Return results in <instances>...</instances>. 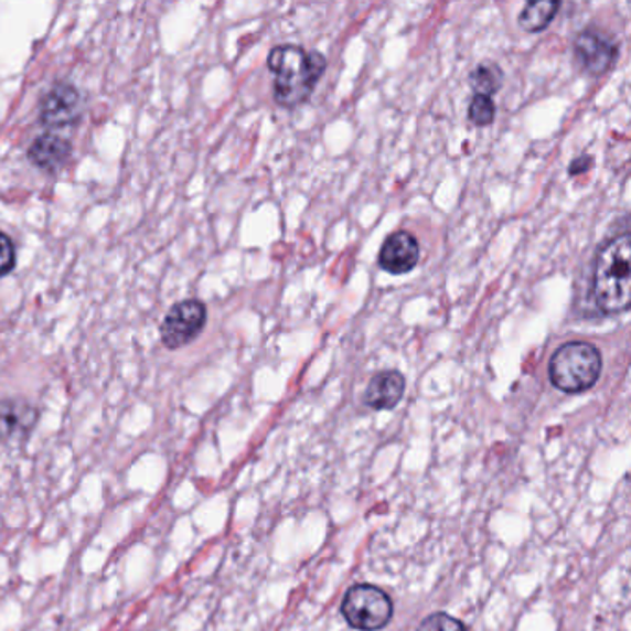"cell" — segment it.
<instances>
[{"label": "cell", "instance_id": "cell-10", "mask_svg": "<svg viewBox=\"0 0 631 631\" xmlns=\"http://www.w3.org/2000/svg\"><path fill=\"white\" fill-rule=\"evenodd\" d=\"M73 145L57 133H43L30 145L29 160L41 171L56 172L69 161Z\"/></svg>", "mask_w": 631, "mask_h": 631}, {"label": "cell", "instance_id": "cell-2", "mask_svg": "<svg viewBox=\"0 0 631 631\" xmlns=\"http://www.w3.org/2000/svg\"><path fill=\"white\" fill-rule=\"evenodd\" d=\"M630 236L614 237L598 253L595 265L592 297L603 313L614 316L630 308L631 299Z\"/></svg>", "mask_w": 631, "mask_h": 631}, {"label": "cell", "instance_id": "cell-14", "mask_svg": "<svg viewBox=\"0 0 631 631\" xmlns=\"http://www.w3.org/2000/svg\"><path fill=\"white\" fill-rule=\"evenodd\" d=\"M494 115H496V106H494L493 98L474 95L469 104V119L472 125L488 127L494 121Z\"/></svg>", "mask_w": 631, "mask_h": 631}, {"label": "cell", "instance_id": "cell-7", "mask_svg": "<svg viewBox=\"0 0 631 631\" xmlns=\"http://www.w3.org/2000/svg\"><path fill=\"white\" fill-rule=\"evenodd\" d=\"M81 115V93L71 84H56L40 103V122L46 128L71 127Z\"/></svg>", "mask_w": 631, "mask_h": 631}, {"label": "cell", "instance_id": "cell-1", "mask_svg": "<svg viewBox=\"0 0 631 631\" xmlns=\"http://www.w3.org/2000/svg\"><path fill=\"white\" fill-rule=\"evenodd\" d=\"M267 65L275 75L276 103L284 108H297L311 97L324 75L327 57L302 46L280 45L270 51Z\"/></svg>", "mask_w": 631, "mask_h": 631}, {"label": "cell", "instance_id": "cell-3", "mask_svg": "<svg viewBox=\"0 0 631 631\" xmlns=\"http://www.w3.org/2000/svg\"><path fill=\"white\" fill-rule=\"evenodd\" d=\"M548 374L554 387L568 395H578L591 389L600 378L602 354L592 343L570 341L554 352Z\"/></svg>", "mask_w": 631, "mask_h": 631}, {"label": "cell", "instance_id": "cell-6", "mask_svg": "<svg viewBox=\"0 0 631 631\" xmlns=\"http://www.w3.org/2000/svg\"><path fill=\"white\" fill-rule=\"evenodd\" d=\"M574 54L580 62L581 69L592 76H600L611 69L619 56V45L608 35L597 30L587 29L574 41Z\"/></svg>", "mask_w": 631, "mask_h": 631}, {"label": "cell", "instance_id": "cell-4", "mask_svg": "<svg viewBox=\"0 0 631 631\" xmlns=\"http://www.w3.org/2000/svg\"><path fill=\"white\" fill-rule=\"evenodd\" d=\"M341 613L354 630L378 631L389 624L395 606L384 589L371 584H357L344 592Z\"/></svg>", "mask_w": 631, "mask_h": 631}, {"label": "cell", "instance_id": "cell-8", "mask_svg": "<svg viewBox=\"0 0 631 631\" xmlns=\"http://www.w3.org/2000/svg\"><path fill=\"white\" fill-rule=\"evenodd\" d=\"M40 420V411L26 398H0V445L24 441Z\"/></svg>", "mask_w": 631, "mask_h": 631}, {"label": "cell", "instance_id": "cell-5", "mask_svg": "<svg viewBox=\"0 0 631 631\" xmlns=\"http://www.w3.org/2000/svg\"><path fill=\"white\" fill-rule=\"evenodd\" d=\"M206 304L196 299L182 300L167 311L161 321L160 338L169 351H179L193 343L206 327Z\"/></svg>", "mask_w": 631, "mask_h": 631}, {"label": "cell", "instance_id": "cell-13", "mask_svg": "<svg viewBox=\"0 0 631 631\" xmlns=\"http://www.w3.org/2000/svg\"><path fill=\"white\" fill-rule=\"evenodd\" d=\"M469 82L477 95L493 97L494 93L500 92L504 75L496 64H480L477 69L472 71Z\"/></svg>", "mask_w": 631, "mask_h": 631}, {"label": "cell", "instance_id": "cell-9", "mask_svg": "<svg viewBox=\"0 0 631 631\" xmlns=\"http://www.w3.org/2000/svg\"><path fill=\"white\" fill-rule=\"evenodd\" d=\"M420 245L409 232H395L385 239L379 250L378 265L391 275H406L419 264Z\"/></svg>", "mask_w": 631, "mask_h": 631}, {"label": "cell", "instance_id": "cell-12", "mask_svg": "<svg viewBox=\"0 0 631 631\" xmlns=\"http://www.w3.org/2000/svg\"><path fill=\"white\" fill-rule=\"evenodd\" d=\"M559 8H562V2H554V0L528 2L518 15V26L526 32H532V34L543 32L554 21Z\"/></svg>", "mask_w": 631, "mask_h": 631}, {"label": "cell", "instance_id": "cell-15", "mask_svg": "<svg viewBox=\"0 0 631 631\" xmlns=\"http://www.w3.org/2000/svg\"><path fill=\"white\" fill-rule=\"evenodd\" d=\"M417 631H467V625L448 613H431L420 622Z\"/></svg>", "mask_w": 631, "mask_h": 631}, {"label": "cell", "instance_id": "cell-17", "mask_svg": "<svg viewBox=\"0 0 631 631\" xmlns=\"http://www.w3.org/2000/svg\"><path fill=\"white\" fill-rule=\"evenodd\" d=\"M591 165V156H580V158H576V160L570 163V167H568V174H570V177H578V174H584Z\"/></svg>", "mask_w": 631, "mask_h": 631}, {"label": "cell", "instance_id": "cell-11", "mask_svg": "<svg viewBox=\"0 0 631 631\" xmlns=\"http://www.w3.org/2000/svg\"><path fill=\"white\" fill-rule=\"evenodd\" d=\"M406 391V378L398 371H384L371 379L363 400L368 408L376 411H387L398 406Z\"/></svg>", "mask_w": 631, "mask_h": 631}, {"label": "cell", "instance_id": "cell-16", "mask_svg": "<svg viewBox=\"0 0 631 631\" xmlns=\"http://www.w3.org/2000/svg\"><path fill=\"white\" fill-rule=\"evenodd\" d=\"M15 261H18V253H15L12 237L0 232V278L10 275L15 269Z\"/></svg>", "mask_w": 631, "mask_h": 631}]
</instances>
